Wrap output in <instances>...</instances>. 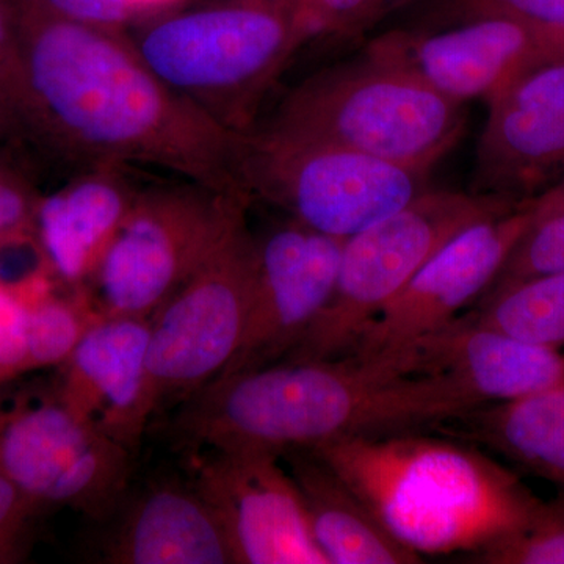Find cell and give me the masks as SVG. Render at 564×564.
Masks as SVG:
<instances>
[{
  "label": "cell",
  "mask_w": 564,
  "mask_h": 564,
  "mask_svg": "<svg viewBox=\"0 0 564 564\" xmlns=\"http://www.w3.org/2000/svg\"><path fill=\"white\" fill-rule=\"evenodd\" d=\"M470 558L469 562L485 564H564V500L545 502L527 529Z\"/></svg>",
  "instance_id": "cell-24"
},
{
  "label": "cell",
  "mask_w": 564,
  "mask_h": 564,
  "mask_svg": "<svg viewBox=\"0 0 564 564\" xmlns=\"http://www.w3.org/2000/svg\"><path fill=\"white\" fill-rule=\"evenodd\" d=\"M281 459L302 496L315 543L329 564L423 562L384 529L361 497L318 456L289 451Z\"/></svg>",
  "instance_id": "cell-19"
},
{
  "label": "cell",
  "mask_w": 564,
  "mask_h": 564,
  "mask_svg": "<svg viewBox=\"0 0 564 564\" xmlns=\"http://www.w3.org/2000/svg\"><path fill=\"white\" fill-rule=\"evenodd\" d=\"M22 131H25V129L22 126L20 115L11 106L9 98L0 90V143L14 139Z\"/></svg>",
  "instance_id": "cell-33"
},
{
  "label": "cell",
  "mask_w": 564,
  "mask_h": 564,
  "mask_svg": "<svg viewBox=\"0 0 564 564\" xmlns=\"http://www.w3.org/2000/svg\"><path fill=\"white\" fill-rule=\"evenodd\" d=\"M151 318L99 315L62 364L57 395L137 455L158 411L148 366Z\"/></svg>",
  "instance_id": "cell-15"
},
{
  "label": "cell",
  "mask_w": 564,
  "mask_h": 564,
  "mask_svg": "<svg viewBox=\"0 0 564 564\" xmlns=\"http://www.w3.org/2000/svg\"><path fill=\"white\" fill-rule=\"evenodd\" d=\"M488 102L470 192L524 202L564 174V58L536 63Z\"/></svg>",
  "instance_id": "cell-13"
},
{
  "label": "cell",
  "mask_w": 564,
  "mask_h": 564,
  "mask_svg": "<svg viewBox=\"0 0 564 564\" xmlns=\"http://www.w3.org/2000/svg\"><path fill=\"white\" fill-rule=\"evenodd\" d=\"M129 39L170 88L239 135L256 128L263 99L313 33L293 0H220L162 11Z\"/></svg>",
  "instance_id": "cell-3"
},
{
  "label": "cell",
  "mask_w": 564,
  "mask_h": 564,
  "mask_svg": "<svg viewBox=\"0 0 564 564\" xmlns=\"http://www.w3.org/2000/svg\"><path fill=\"white\" fill-rule=\"evenodd\" d=\"M404 0H377V9H375V21L383 18L386 13L389 11L397 9V7L402 6Z\"/></svg>",
  "instance_id": "cell-34"
},
{
  "label": "cell",
  "mask_w": 564,
  "mask_h": 564,
  "mask_svg": "<svg viewBox=\"0 0 564 564\" xmlns=\"http://www.w3.org/2000/svg\"><path fill=\"white\" fill-rule=\"evenodd\" d=\"M373 57L410 70L441 95L466 102L491 99L547 50L536 33L507 18H484L434 31H393L373 41Z\"/></svg>",
  "instance_id": "cell-14"
},
{
  "label": "cell",
  "mask_w": 564,
  "mask_h": 564,
  "mask_svg": "<svg viewBox=\"0 0 564 564\" xmlns=\"http://www.w3.org/2000/svg\"><path fill=\"white\" fill-rule=\"evenodd\" d=\"M361 497L404 547L474 556L527 529L545 502L480 445L422 430L340 437L307 448Z\"/></svg>",
  "instance_id": "cell-2"
},
{
  "label": "cell",
  "mask_w": 564,
  "mask_h": 564,
  "mask_svg": "<svg viewBox=\"0 0 564 564\" xmlns=\"http://www.w3.org/2000/svg\"><path fill=\"white\" fill-rule=\"evenodd\" d=\"M139 193L126 166L99 163L41 196L36 239L51 272L73 288L90 284Z\"/></svg>",
  "instance_id": "cell-18"
},
{
  "label": "cell",
  "mask_w": 564,
  "mask_h": 564,
  "mask_svg": "<svg viewBox=\"0 0 564 564\" xmlns=\"http://www.w3.org/2000/svg\"><path fill=\"white\" fill-rule=\"evenodd\" d=\"M256 236L247 215L151 318L148 366L158 410L225 372L242 340L254 289Z\"/></svg>",
  "instance_id": "cell-8"
},
{
  "label": "cell",
  "mask_w": 564,
  "mask_h": 564,
  "mask_svg": "<svg viewBox=\"0 0 564 564\" xmlns=\"http://www.w3.org/2000/svg\"><path fill=\"white\" fill-rule=\"evenodd\" d=\"M133 456L57 393L0 414V469L36 507L107 521L129 492Z\"/></svg>",
  "instance_id": "cell-9"
},
{
  "label": "cell",
  "mask_w": 564,
  "mask_h": 564,
  "mask_svg": "<svg viewBox=\"0 0 564 564\" xmlns=\"http://www.w3.org/2000/svg\"><path fill=\"white\" fill-rule=\"evenodd\" d=\"M433 430L485 445L564 488V381L511 402L484 404Z\"/></svg>",
  "instance_id": "cell-20"
},
{
  "label": "cell",
  "mask_w": 564,
  "mask_h": 564,
  "mask_svg": "<svg viewBox=\"0 0 564 564\" xmlns=\"http://www.w3.org/2000/svg\"><path fill=\"white\" fill-rule=\"evenodd\" d=\"M552 58H564V46ZM552 58H549V61H552Z\"/></svg>",
  "instance_id": "cell-35"
},
{
  "label": "cell",
  "mask_w": 564,
  "mask_h": 564,
  "mask_svg": "<svg viewBox=\"0 0 564 564\" xmlns=\"http://www.w3.org/2000/svg\"><path fill=\"white\" fill-rule=\"evenodd\" d=\"M28 370L62 366L101 315L85 300L58 299L50 291L28 302Z\"/></svg>",
  "instance_id": "cell-23"
},
{
  "label": "cell",
  "mask_w": 564,
  "mask_h": 564,
  "mask_svg": "<svg viewBox=\"0 0 564 564\" xmlns=\"http://www.w3.org/2000/svg\"><path fill=\"white\" fill-rule=\"evenodd\" d=\"M0 90L9 98L24 126L28 91L22 70L14 0H0Z\"/></svg>",
  "instance_id": "cell-29"
},
{
  "label": "cell",
  "mask_w": 564,
  "mask_h": 564,
  "mask_svg": "<svg viewBox=\"0 0 564 564\" xmlns=\"http://www.w3.org/2000/svg\"><path fill=\"white\" fill-rule=\"evenodd\" d=\"M14 7L25 131L87 165L158 166L243 195L234 176L236 135L170 88L129 33L66 20L40 0Z\"/></svg>",
  "instance_id": "cell-1"
},
{
  "label": "cell",
  "mask_w": 564,
  "mask_h": 564,
  "mask_svg": "<svg viewBox=\"0 0 564 564\" xmlns=\"http://www.w3.org/2000/svg\"><path fill=\"white\" fill-rule=\"evenodd\" d=\"M532 221V214L518 204L510 214L458 234L386 304L350 355H388L458 318L491 288Z\"/></svg>",
  "instance_id": "cell-12"
},
{
  "label": "cell",
  "mask_w": 564,
  "mask_h": 564,
  "mask_svg": "<svg viewBox=\"0 0 564 564\" xmlns=\"http://www.w3.org/2000/svg\"><path fill=\"white\" fill-rule=\"evenodd\" d=\"M265 129L432 170L463 139L466 111L410 70L366 52L292 88Z\"/></svg>",
  "instance_id": "cell-4"
},
{
  "label": "cell",
  "mask_w": 564,
  "mask_h": 564,
  "mask_svg": "<svg viewBox=\"0 0 564 564\" xmlns=\"http://www.w3.org/2000/svg\"><path fill=\"white\" fill-rule=\"evenodd\" d=\"M470 321L536 345H564V272L541 274L481 296Z\"/></svg>",
  "instance_id": "cell-21"
},
{
  "label": "cell",
  "mask_w": 564,
  "mask_h": 564,
  "mask_svg": "<svg viewBox=\"0 0 564 564\" xmlns=\"http://www.w3.org/2000/svg\"><path fill=\"white\" fill-rule=\"evenodd\" d=\"M344 243L289 217L256 236L250 313L221 375L272 366L295 348L332 299Z\"/></svg>",
  "instance_id": "cell-10"
},
{
  "label": "cell",
  "mask_w": 564,
  "mask_h": 564,
  "mask_svg": "<svg viewBox=\"0 0 564 564\" xmlns=\"http://www.w3.org/2000/svg\"><path fill=\"white\" fill-rule=\"evenodd\" d=\"M555 272H564V212L532 221L489 289Z\"/></svg>",
  "instance_id": "cell-25"
},
{
  "label": "cell",
  "mask_w": 564,
  "mask_h": 564,
  "mask_svg": "<svg viewBox=\"0 0 564 564\" xmlns=\"http://www.w3.org/2000/svg\"><path fill=\"white\" fill-rule=\"evenodd\" d=\"M36 505L0 469V564L21 558Z\"/></svg>",
  "instance_id": "cell-31"
},
{
  "label": "cell",
  "mask_w": 564,
  "mask_h": 564,
  "mask_svg": "<svg viewBox=\"0 0 564 564\" xmlns=\"http://www.w3.org/2000/svg\"><path fill=\"white\" fill-rule=\"evenodd\" d=\"M397 351L413 372L448 378L481 404L511 402L564 381L558 348L486 328L467 315Z\"/></svg>",
  "instance_id": "cell-16"
},
{
  "label": "cell",
  "mask_w": 564,
  "mask_h": 564,
  "mask_svg": "<svg viewBox=\"0 0 564 564\" xmlns=\"http://www.w3.org/2000/svg\"><path fill=\"white\" fill-rule=\"evenodd\" d=\"M40 202L31 181L0 163V245L36 239Z\"/></svg>",
  "instance_id": "cell-26"
},
{
  "label": "cell",
  "mask_w": 564,
  "mask_h": 564,
  "mask_svg": "<svg viewBox=\"0 0 564 564\" xmlns=\"http://www.w3.org/2000/svg\"><path fill=\"white\" fill-rule=\"evenodd\" d=\"M484 18L524 24L543 41L547 61L564 46V0H433L421 29L434 31Z\"/></svg>",
  "instance_id": "cell-22"
},
{
  "label": "cell",
  "mask_w": 564,
  "mask_h": 564,
  "mask_svg": "<svg viewBox=\"0 0 564 564\" xmlns=\"http://www.w3.org/2000/svg\"><path fill=\"white\" fill-rule=\"evenodd\" d=\"M193 485L220 519L236 564H329L280 455L206 452Z\"/></svg>",
  "instance_id": "cell-11"
},
{
  "label": "cell",
  "mask_w": 564,
  "mask_h": 564,
  "mask_svg": "<svg viewBox=\"0 0 564 564\" xmlns=\"http://www.w3.org/2000/svg\"><path fill=\"white\" fill-rule=\"evenodd\" d=\"M518 204L485 193L430 188L345 240L332 299L282 361L350 355L367 326L444 245L477 223L510 214Z\"/></svg>",
  "instance_id": "cell-6"
},
{
  "label": "cell",
  "mask_w": 564,
  "mask_h": 564,
  "mask_svg": "<svg viewBox=\"0 0 564 564\" xmlns=\"http://www.w3.org/2000/svg\"><path fill=\"white\" fill-rule=\"evenodd\" d=\"M314 36L345 39L373 25L377 0H293Z\"/></svg>",
  "instance_id": "cell-27"
},
{
  "label": "cell",
  "mask_w": 564,
  "mask_h": 564,
  "mask_svg": "<svg viewBox=\"0 0 564 564\" xmlns=\"http://www.w3.org/2000/svg\"><path fill=\"white\" fill-rule=\"evenodd\" d=\"M28 313L24 296L0 282V380L28 372Z\"/></svg>",
  "instance_id": "cell-28"
},
{
  "label": "cell",
  "mask_w": 564,
  "mask_h": 564,
  "mask_svg": "<svg viewBox=\"0 0 564 564\" xmlns=\"http://www.w3.org/2000/svg\"><path fill=\"white\" fill-rule=\"evenodd\" d=\"M66 20L104 31L129 33L140 17L132 0H40Z\"/></svg>",
  "instance_id": "cell-30"
},
{
  "label": "cell",
  "mask_w": 564,
  "mask_h": 564,
  "mask_svg": "<svg viewBox=\"0 0 564 564\" xmlns=\"http://www.w3.org/2000/svg\"><path fill=\"white\" fill-rule=\"evenodd\" d=\"M250 203L188 181L140 191L93 278L96 310L152 318L217 250Z\"/></svg>",
  "instance_id": "cell-7"
},
{
  "label": "cell",
  "mask_w": 564,
  "mask_h": 564,
  "mask_svg": "<svg viewBox=\"0 0 564 564\" xmlns=\"http://www.w3.org/2000/svg\"><path fill=\"white\" fill-rule=\"evenodd\" d=\"M430 172L265 128L239 133L234 147V176L250 202L344 240L430 191Z\"/></svg>",
  "instance_id": "cell-5"
},
{
  "label": "cell",
  "mask_w": 564,
  "mask_h": 564,
  "mask_svg": "<svg viewBox=\"0 0 564 564\" xmlns=\"http://www.w3.org/2000/svg\"><path fill=\"white\" fill-rule=\"evenodd\" d=\"M109 519L102 563L236 564L220 519L195 485L161 481L128 492Z\"/></svg>",
  "instance_id": "cell-17"
},
{
  "label": "cell",
  "mask_w": 564,
  "mask_h": 564,
  "mask_svg": "<svg viewBox=\"0 0 564 564\" xmlns=\"http://www.w3.org/2000/svg\"><path fill=\"white\" fill-rule=\"evenodd\" d=\"M519 206L532 214L533 221L562 214L564 212V177L562 181L554 182L544 192L536 193L532 198L519 203Z\"/></svg>",
  "instance_id": "cell-32"
}]
</instances>
